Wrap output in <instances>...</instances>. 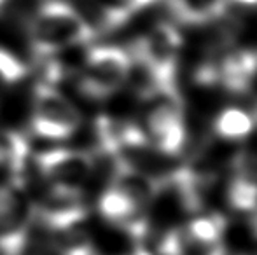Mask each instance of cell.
I'll use <instances>...</instances> for the list:
<instances>
[{
	"label": "cell",
	"instance_id": "cell-1",
	"mask_svg": "<svg viewBox=\"0 0 257 255\" xmlns=\"http://www.w3.org/2000/svg\"><path fill=\"white\" fill-rule=\"evenodd\" d=\"M28 37L34 55L46 60L63 49L89 44L95 39V30L70 4L51 0L42 4L32 16Z\"/></svg>",
	"mask_w": 257,
	"mask_h": 255
},
{
	"label": "cell",
	"instance_id": "cell-2",
	"mask_svg": "<svg viewBox=\"0 0 257 255\" xmlns=\"http://www.w3.org/2000/svg\"><path fill=\"white\" fill-rule=\"evenodd\" d=\"M182 34L172 23L156 25L133 44L132 60L153 79L159 98L180 100L177 86Z\"/></svg>",
	"mask_w": 257,
	"mask_h": 255
},
{
	"label": "cell",
	"instance_id": "cell-3",
	"mask_svg": "<svg viewBox=\"0 0 257 255\" xmlns=\"http://www.w3.org/2000/svg\"><path fill=\"white\" fill-rule=\"evenodd\" d=\"M132 68L130 51L117 46H95L84 55L77 72V88L89 100L108 98L126 84Z\"/></svg>",
	"mask_w": 257,
	"mask_h": 255
},
{
	"label": "cell",
	"instance_id": "cell-4",
	"mask_svg": "<svg viewBox=\"0 0 257 255\" xmlns=\"http://www.w3.org/2000/svg\"><path fill=\"white\" fill-rule=\"evenodd\" d=\"M30 126L44 140H67L81 128V112L54 84L41 82L34 89Z\"/></svg>",
	"mask_w": 257,
	"mask_h": 255
},
{
	"label": "cell",
	"instance_id": "cell-5",
	"mask_svg": "<svg viewBox=\"0 0 257 255\" xmlns=\"http://www.w3.org/2000/svg\"><path fill=\"white\" fill-rule=\"evenodd\" d=\"M35 222V203L21 180L0 185V253L20 255Z\"/></svg>",
	"mask_w": 257,
	"mask_h": 255
},
{
	"label": "cell",
	"instance_id": "cell-6",
	"mask_svg": "<svg viewBox=\"0 0 257 255\" xmlns=\"http://www.w3.org/2000/svg\"><path fill=\"white\" fill-rule=\"evenodd\" d=\"M149 143L163 156H180L186 147V121L180 100L163 98L161 103L151 109L146 121Z\"/></svg>",
	"mask_w": 257,
	"mask_h": 255
},
{
	"label": "cell",
	"instance_id": "cell-7",
	"mask_svg": "<svg viewBox=\"0 0 257 255\" xmlns=\"http://www.w3.org/2000/svg\"><path fill=\"white\" fill-rule=\"evenodd\" d=\"M41 175L51 185L81 189L93 173V157L88 152L74 149L42 150L35 156Z\"/></svg>",
	"mask_w": 257,
	"mask_h": 255
},
{
	"label": "cell",
	"instance_id": "cell-8",
	"mask_svg": "<svg viewBox=\"0 0 257 255\" xmlns=\"http://www.w3.org/2000/svg\"><path fill=\"white\" fill-rule=\"evenodd\" d=\"M213 65L217 84L234 95H243L250 89L257 75V51L245 48L233 49Z\"/></svg>",
	"mask_w": 257,
	"mask_h": 255
},
{
	"label": "cell",
	"instance_id": "cell-9",
	"mask_svg": "<svg viewBox=\"0 0 257 255\" xmlns=\"http://www.w3.org/2000/svg\"><path fill=\"white\" fill-rule=\"evenodd\" d=\"M177 21L191 27L212 23L226 14L227 0H166Z\"/></svg>",
	"mask_w": 257,
	"mask_h": 255
},
{
	"label": "cell",
	"instance_id": "cell-10",
	"mask_svg": "<svg viewBox=\"0 0 257 255\" xmlns=\"http://www.w3.org/2000/svg\"><path fill=\"white\" fill-rule=\"evenodd\" d=\"M30 159V143L14 129H0V168L7 170L14 180H21Z\"/></svg>",
	"mask_w": 257,
	"mask_h": 255
},
{
	"label": "cell",
	"instance_id": "cell-11",
	"mask_svg": "<svg viewBox=\"0 0 257 255\" xmlns=\"http://www.w3.org/2000/svg\"><path fill=\"white\" fill-rule=\"evenodd\" d=\"M254 114L247 112L238 107H227L224 109L213 121V131L219 138L227 142H240L254 133L255 129Z\"/></svg>",
	"mask_w": 257,
	"mask_h": 255
},
{
	"label": "cell",
	"instance_id": "cell-12",
	"mask_svg": "<svg viewBox=\"0 0 257 255\" xmlns=\"http://www.w3.org/2000/svg\"><path fill=\"white\" fill-rule=\"evenodd\" d=\"M158 0H93L105 30H115Z\"/></svg>",
	"mask_w": 257,
	"mask_h": 255
},
{
	"label": "cell",
	"instance_id": "cell-13",
	"mask_svg": "<svg viewBox=\"0 0 257 255\" xmlns=\"http://www.w3.org/2000/svg\"><path fill=\"white\" fill-rule=\"evenodd\" d=\"M51 245L58 255H95V246L86 231L77 225L49 229Z\"/></svg>",
	"mask_w": 257,
	"mask_h": 255
},
{
	"label": "cell",
	"instance_id": "cell-14",
	"mask_svg": "<svg viewBox=\"0 0 257 255\" xmlns=\"http://www.w3.org/2000/svg\"><path fill=\"white\" fill-rule=\"evenodd\" d=\"M27 75L25 63L7 49L0 48V86H14Z\"/></svg>",
	"mask_w": 257,
	"mask_h": 255
},
{
	"label": "cell",
	"instance_id": "cell-15",
	"mask_svg": "<svg viewBox=\"0 0 257 255\" xmlns=\"http://www.w3.org/2000/svg\"><path fill=\"white\" fill-rule=\"evenodd\" d=\"M234 4H240L245 7H257V0H233Z\"/></svg>",
	"mask_w": 257,
	"mask_h": 255
},
{
	"label": "cell",
	"instance_id": "cell-16",
	"mask_svg": "<svg viewBox=\"0 0 257 255\" xmlns=\"http://www.w3.org/2000/svg\"><path fill=\"white\" fill-rule=\"evenodd\" d=\"M4 4H6V0H0V7H2V6H4Z\"/></svg>",
	"mask_w": 257,
	"mask_h": 255
}]
</instances>
